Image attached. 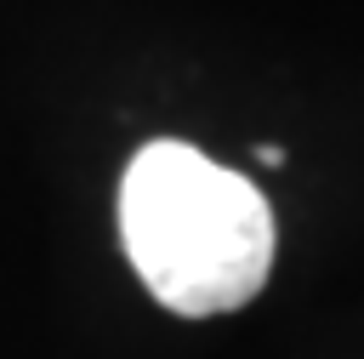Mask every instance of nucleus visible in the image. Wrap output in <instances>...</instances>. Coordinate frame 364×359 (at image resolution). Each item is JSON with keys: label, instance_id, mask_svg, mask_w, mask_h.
<instances>
[{"label": "nucleus", "instance_id": "obj_1", "mask_svg": "<svg viewBox=\"0 0 364 359\" xmlns=\"http://www.w3.org/2000/svg\"><path fill=\"white\" fill-rule=\"evenodd\" d=\"M119 239L154 302L188 319L245 308L273 268L262 188L176 137L131 154L119 177Z\"/></svg>", "mask_w": 364, "mask_h": 359}, {"label": "nucleus", "instance_id": "obj_2", "mask_svg": "<svg viewBox=\"0 0 364 359\" xmlns=\"http://www.w3.org/2000/svg\"><path fill=\"white\" fill-rule=\"evenodd\" d=\"M256 160H262V165H273V171H279V165H284V148H279V142H262V148H256Z\"/></svg>", "mask_w": 364, "mask_h": 359}]
</instances>
